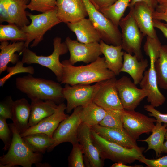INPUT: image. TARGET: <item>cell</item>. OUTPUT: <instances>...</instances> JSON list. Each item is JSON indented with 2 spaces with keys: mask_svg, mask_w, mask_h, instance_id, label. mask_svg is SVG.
Wrapping results in <instances>:
<instances>
[{
  "mask_svg": "<svg viewBox=\"0 0 167 167\" xmlns=\"http://www.w3.org/2000/svg\"><path fill=\"white\" fill-rule=\"evenodd\" d=\"M57 7L48 11L36 15L27 13L31 23L21 28L27 35L25 42V48H28L29 44L32 41L30 47L36 46L43 39L44 35L46 32L61 23L57 16Z\"/></svg>",
  "mask_w": 167,
  "mask_h": 167,
  "instance_id": "cell-4",
  "label": "cell"
},
{
  "mask_svg": "<svg viewBox=\"0 0 167 167\" xmlns=\"http://www.w3.org/2000/svg\"><path fill=\"white\" fill-rule=\"evenodd\" d=\"M117 0H92L93 4L99 10L106 8L113 4Z\"/></svg>",
  "mask_w": 167,
  "mask_h": 167,
  "instance_id": "cell-43",
  "label": "cell"
},
{
  "mask_svg": "<svg viewBox=\"0 0 167 167\" xmlns=\"http://www.w3.org/2000/svg\"><path fill=\"white\" fill-rule=\"evenodd\" d=\"M131 0H117L109 6L99 10L116 26L118 27L119 23L124 12L129 7Z\"/></svg>",
  "mask_w": 167,
  "mask_h": 167,
  "instance_id": "cell-32",
  "label": "cell"
},
{
  "mask_svg": "<svg viewBox=\"0 0 167 167\" xmlns=\"http://www.w3.org/2000/svg\"><path fill=\"white\" fill-rule=\"evenodd\" d=\"M8 0H0V23L7 22L12 24L8 10Z\"/></svg>",
  "mask_w": 167,
  "mask_h": 167,
  "instance_id": "cell-42",
  "label": "cell"
},
{
  "mask_svg": "<svg viewBox=\"0 0 167 167\" xmlns=\"http://www.w3.org/2000/svg\"><path fill=\"white\" fill-rule=\"evenodd\" d=\"M116 77L101 82L100 88L93 101L105 110L124 109L116 86Z\"/></svg>",
  "mask_w": 167,
  "mask_h": 167,
  "instance_id": "cell-15",
  "label": "cell"
},
{
  "mask_svg": "<svg viewBox=\"0 0 167 167\" xmlns=\"http://www.w3.org/2000/svg\"><path fill=\"white\" fill-rule=\"evenodd\" d=\"M131 166L127 165L124 163L121 162H115L114 164H113L110 167H141L140 165L136 166Z\"/></svg>",
  "mask_w": 167,
  "mask_h": 167,
  "instance_id": "cell-48",
  "label": "cell"
},
{
  "mask_svg": "<svg viewBox=\"0 0 167 167\" xmlns=\"http://www.w3.org/2000/svg\"><path fill=\"white\" fill-rule=\"evenodd\" d=\"M70 54L69 62L74 65L77 62L88 64L95 61L102 54L99 42L85 44L72 40L69 37L65 39Z\"/></svg>",
  "mask_w": 167,
  "mask_h": 167,
  "instance_id": "cell-13",
  "label": "cell"
},
{
  "mask_svg": "<svg viewBox=\"0 0 167 167\" xmlns=\"http://www.w3.org/2000/svg\"><path fill=\"white\" fill-rule=\"evenodd\" d=\"M31 100V112L28 122L29 127L36 125L44 118L53 114L58 105L49 100L38 99Z\"/></svg>",
  "mask_w": 167,
  "mask_h": 167,
  "instance_id": "cell-24",
  "label": "cell"
},
{
  "mask_svg": "<svg viewBox=\"0 0 167 167\" xmlns=\"http://www.w3.org/2000/svg\"><path fill=\"white\" fill-rule=\"evenodd\" d=\"M116 84L122 106L126 110H135L148 95L147 90L138 88L136 84L126 76L117 79Z\"/></svg>",
  "mask_w": 167,
  "mask_h": 167,
  "instance_id": "cell-12",
  "label": "cell"
},
{
  "mask_svg": "<svg viewBox=\"0 0 167 167\" xmlns=\"http://www.w3.org/2000/svg\"><path fill=\"white\" fill-rule=\"evenodd\" d=\"M6 119L0 116V139L3 141L4 151L8 150L11 143L12 132L6 122Z\"/></svg>",
  "mask_w": 167,
  "mask_h": 167,
  "instance_id": "cell-38",
  "label": "cell"
},
{
  "mask_svg": "<svg viewBox=\"0 0 167 167\" xmlns=\"http://www.w3.org/2000/svg\"><path fill=\"white\" fill-rule=\"evenodd\" d=\"M8 125L12 132V139L7 153L0 157V167L20 165L31 167L32 164L41 162L43 154L32 151L25 143L13 123Z\"/></svg>",
  "mask_w": 167,
  "mask_h": 167,
  "instance_id": "cell-3",
  "label": "cell"
},
{
  "mask_svg": "<svg viewBox=\"0 0 167 167\" xmlns=\"http://www.w3.org/2000/svg\"><path fill=\"white\" fill-rule=\"evenodd\" d=\"M56 7L61 22H74L88 16L82 0H56Z\"/></svg>",
  "mask_w": 167,
  "mask_h": 167,
  "instance_id": "cell-18",
  "label": "cell"
},
{
  "mask_svg": "<svg viewBox=\"0 0 167 167\" xmlns=\"http://www.w3.org/2000/svg\"><path fill=\"white\" fill-rule=\"evenodd\" d=\"M148 66L147 59L139 60L137 57L125 52L123 56V66L120 72L129 74L132 79L134 83L137 85L142 79L144 73Z\"/></svg>",
  "mask_w": 167,
  "mask_h": 167,
  "instance_id": "cell-23",
  "label": "cell"
},
{
  "mask_svg": "<svg viewBox=\"0 0 167 167\" xmlns=\"http://www.w3.org/2000/svg\"><path fill=\"white\" fill-rule=\"evenodd\" d=\"M82 107L81 114L82 122L90 128L99 124L106 113L105 109L93 101Z\"/></svg>",
  "mask_w": 167,
  "mask_h": 167,
  "instance_id": "cell-30",
  "label": "cell"
},
{
  "mask_svg": "<svg viewBox=\"0 0 167 167\" xmlns=\"http://www.w3.org/2000/svg\"><path fill=\"white\" fill-rule=\"evenodd\" d=\"M73 145L68 157V165L69 167H84L83 148L78 143Z\"/></svg>",
  "mask_w": 167,
  "mask_h": 167,
  "instance_id": "cell-35",
  "label": "cell"
},
{
  "mask_svg": "<svg viewBox=\"0 0 167 167\" xmlns=\"http://www.w3.org/2000/svg\"><path fill=\"white\" fill-rule=\"evenodd\" d=\"M30 0H8L7 10L12 24L21 28L30 24L26 9Z\"/></svg>",
  "mask_w": 167,
  "mask_h": 167,
  "instance_id": "cell-27",
  "label": "cell"
},
{
  "mask_svg": "<svg viewBox=\"0 0 167 167\" xmlns=\"http://www.w3.org/2000/svg\"><path fill=\"white\" fill-rule=\"evenodd\" d=\"M140 2L145 3L153 11H155L158 5L156 0H131L129 7H131L135 3Z\"/></svg>",
  "mask_w": 167,
  "mask_h": 167,
  "instance_id": "cell-44",
  "label": "cell"
},
{
  "mask_svg": "<svg viewBox=\"0 0 167 167\" xmlns=\"http://www.w3.org/2000/svg\"><path fill=\"white\" fill-rule=\"evenodd\" d=\"M150 65L149 69L145 71L143 77L139 84L141 88L148 92L147 97L148 102L155 108L162 105L166 98L160 92L157 82L155 64L157 58L153 55L149 57Z\"/></svg>",
  "mask_w": 167,
  "mask_h": 167,
  "instance_id": "cell-14",
  "label": "cell"
},
{
  "mask_svg": "<svg viewBox=\"0 0 167 167\" xmlns=\"http://www.w3.org/2000/svg\"><path fill=\"white\" fill-rule=\"evenodd\" d=\"M66 109V105L64 103L58 105L53 114L44 118L36 125L29 127L20 134V136L22 137L32 134L42 133L52 137L60 123L69 116L65 112Z\"/></svg>",
  "mask_w": 167,
  "mask_h": 167,
  "instance_id": "cell-17",
  "label": "cell"
},
{
  "mask_svg": "<svg viewBox=\"0 0 167 167\" xmlns=\"http://www.w3.org/2000/svg\"><path fill=\"white\" fill-rule=\"evenodd\" d=\"M153 25L155 28H157L160 30L163 34L167 39V27L164 23L160 21L153 19Z\"/></svg>",
  "mask_w": 167,
  "mask_h": 167,
  "instance_id": "cell-46",
  "label": "cell"
},
{
  "mask_svg": "<svg viewBox=\"0 0 167 167\" xmlns=\"http://www.w3.org/2000/svg\"><path fill=\"white\" fill-rule=\"evenodd\" d=\"M100 49L104 56L107 68L116 75L121 72L123 66L124 52L122 51L121 45H110L101 40L99 42Z\"/></svg>",
  "mask_w": 167,
  "mask_h": 167,
  "instance_id": "cell-22",
  "label": "cell"
},
{
  "mask_svg": "<svg viewBox=\"0 0 167 167\" xmlns=\"http://www.w3.org/2000/svg\"><path fill=\"white\" fill-rule=\"evenodd\" d=\"M121 29L122 49L136 56L139 60L143 58L141 50L144 36L140 31L130 12L122 17L119 24Z\"/></svg>",
  "mask_w": 167,
  "mask_h": 167,
  "instance_id": "cell-8",
  "label": "cell"
},
{
  "mask_svg": "<svg viewBox=\"0 0 167 167\" xmlns=\"http://www.w3.org/2000/svg\"><path fill=\"white\" fill-rule=\"evenodd\" d=\"M41 162L36 164V166L38 167H49L51 166L48 163H41Z\"/></svg>",
  "mask_w": 167,
  "mask_h": 167,
  "instance_id": "cell-49",
  "label": "cell"
},
{
  "mask_svg": "<svg viewBox=\"0 0 167 167\" xmlns=\"http://www.w3.org/2000/svg\"><path fill=\"white\" fill-rule=\"evenodd\" d=\"M82 0L88 18L99 33L101 40L109 45H121L122 34L118 27L97 9L90 0Z\"/></svg>",
  "mask_w": 167,
  "mask_h": 167,
  "instance_id": "cell-7",
  "label": "cell"
},
{
  "mask_svg": "<svg viewBox=\"0 0 167 167\" xmlns=\"http://www.w3.org/2000/svg\"><path fill=\"white\" fill-rule=\"evenodd\" d=\"M16 87L30 99L49 100L58 105L65 100L60 84L51 80L33 77L29 74L16 78Z\"/></svg>",
  "mask_w": 167,
  "mask_h": 167,
  "instance_id": "cell-2",
  "label": "cell"
},
{
  "mask_svg": "<svg viewBox=\"0 0 167 167\" xmlns=\"http://www.w3.org/2000/svg\"><path fill=\"white\" fill-rule=\"evenodd\" d=\"M139 161L148 167H167V155L156 159H148L142 155Z\"/></svg>",
  "mask_w": 167,
  "mask_h": 167,
  "instance_id": "cell-40",
  "label": "cell"
},
{
  "mask_svg": "<svg viewBox=\"0 0 167 167\" xmlns=\"http://www.w3.org/2000/svg\"><path fill=\"white\" fill-rule=\"evenodd\" d=\"M14 101L11 96L6 97L0 102V116L11 119Z\"/></svg>",
  "mask_w": 167,
  "mask_h": 167,
  "instance_id": "cell-39",
  "label": "cell"
},
{
  "mask_svg": "<svg viewBox=\"0 0 167 167\" xmlns=\"http://www.w3.org/2000/svg\"><path fill=\"white\" fill-rule=\"evenodd\" d=\"M26 34L15 24L0 25V41H11L13 42L25 41Z\"/></svg>",
  "mask_w": 167,
  "mask_h": 167,
  "instance_id": "cell-33",
  "label": "cell"
},
{
  "mask_svg": "<svg viewBox=\"0 0 167 167\" xmlns=\"http://www.w3.org/2000/svg\"><path fill=\"white\" fill-rule=\"evenodd\" d=\"M105 110L106 114L99 125L103 126L124 130L122 121V110Z\"/></svg>",
  "mask_w": 167,
  "mask_h": 167,
  "instance_id": "cell-34",
  "label": "cell"
},
{
  "mask_svg": "<svg viewBox=\"0 0 167 167\" xmlns=\"http://www.w3.org/2000/svg\"><path fill=\"white\" fill-rule=\"evenodd\" d=\"M123 126L125 131L136 141L142 134L152 132L156 120L135 110H122Z\"/></svg>",
  "mask_w": 167,
  "mask_h": 167,
  "instance_id": "cell-11",
  "label": "cell"
},
{
  "mask_svg": "<svg viewBox=\"0 0 167 167\" xmlns=\"http://www.w3.org/2000/svg\"><path fill=\"white\" fill-rule=\"evenodd\" d=\"M22 138L32 151L42 154H44L54 143L52 137L42 133L32 134Z\"/></svg>",
  "mask_w": 167,
  "mask_h": 167,
  "instance_id": "cell-29",
  "label": "cell"
},
{
  "mask_svg": "<svg viewBox=\"0 0 167 167\" xmlns=\"http://www.w3.org/2000/svg\"><path fill=\"white\" fill-rule=\"evenodd\" d=\"M152 17L153 19L164 21L166 22L165 25L167 27V11L161 12L155 10L153 12Z\"/></svg>",
  "mask_w": 167,
  "mask_h": 167,
  "instance_id": "cell-45",
  "label": "cell"
},
{
  "mask_svg": "<svg viewBox=\"0 0 167 167\" xmlns=\"http://www.w3.org/2000/svg\"><path fill=\"white\" fill-rule=\"evenodd\" d=\"M56 7V0H30L27 8L44 13Z\"/></svg>",
  "mask_w": 167,
  "mask_h": 167,
  "instance_id": "cell-37",
  "label": "cell"
},
{
  "mask_svg": "<svg viewBox=\"0 0 167 167\" xmlns=\"http://www.w3.org/2000/svg\"><path fill=\"white\" fill-rule=\"evenodd\" d=\"M156 11H161V12H165V11H167V6H166L157 10H156Z\"/></svg>",
  "mask_w": 167,
  "mask_h": 167,
  "instance_id": "cell-51",
  "label": "cell"
},
{
  "mask_svg": "<svg viewBox=\"0 0 167 167\" xmlns=\"http://www.w3.org/2000/svg\"><path fill=\"white\" fill-rule=\"evenodd\" d=\"M25 41L1 42L0 45V74L6 71L9 62L15 64L19 61V55L15 52L22 53L25 48Z\"/></svg>",
  "mask_w": 167,
  "mask_h": 167,
  "instance_id": "cell-25",
  "label": "cell"
},
{
  "mask_svg": "<svg viewBox=\"0 0 167 167\" xmlns=\"http://www.w3.org/2000/svg\"><path fill=\"white\" fill-rule=\"evenodd\" d=\"M162 123L156 122L151 135L146 139L140 140L147 143L148 147L146 152L150 149L153 150L157 157L162 153V150L165 139V135L167 130V124L162 125Z\"/></svg>",
  "mask_w": 167,
  "mask_h": 167,
  "instance_id": "cell-28",
  "label": "cell"
},
{
  "mask_svg": "<svg viewBox=\"0 0 167 167\" xmlns=\"http://www.w3.org/2000/svg\"><path fill=\"white\" fill-rule=\"evenodd\" d=\"M165 139L166 140H167V130L165 135Z\"/></svg>",
  "mask_w": 167,
  "mask_h": 167,
  "instance_id": "cell-52",
  "label": "cell"
},
{
  "mask_svg": "<svg viewBox=\"0 0 167 167\" xmlns=\"http://www.w3.org/2000/svg\"><path fill=\"white\" fill-rule=\"evenodd\" d=\"M153 11L145 3L140 2L130 8L131 13L140 31L144 36L157 37L153 25Z\"/></svg>",
  "mask_w": 167,
  "mask_h": 167,
  "instance_id": "cell-19",
  "label": "cell"
},
{
  "mask_svg": "<svg viewBox=\"0 0 167 167\" xmlns=\"http://www.w3.org/2000/svg\"><path fill=\"white\" fill-rule=\"evenodd\" d=\"M78 138L89 167L103 166L104 160L101 158L99 151L93 141L91 128L82 122L79 129Z\"/></svg>",
  "mask_w": 167,
  "mask_h": 167,
  "instance_id": "cell-16",
  "label": "cell"
},
{
  "mask_svg": "<svg viewBox=\"0 0 167 167\" xmlns=\"http://www.w3.org/2000/svg\"><path fill=\"white\" fill-rule=\"evenodd\" d=\"M144 108L146 111L149 112V115L154 117L156 122L167 124V114L161 113L150 105H145Z\"/></svg>",
  "mask_w": 167,
  "mask_h": 167,
  "instance_id": "cell-41",
  "label": "cell"
},
{
  "mask_svg": "<svg viewBox=\"0 0 167 167\" xmlns=\"http://www.w3.org/2000/svg\"><path fill=\"white\" fill-rule=\"evenodd\" d=\"M91 2H92V3L93 4V1L92 0H90Z\"/></svg>",
  "mask_w": 167,
  "mask_h": 167,
  "instance_id": "cell-53",
  "label": "cell"
},
{
  "mask_svg": "<svg viewBox=\"0 0 167 167\" xmlns=\"http://www.w3.org/2000/svg\"><path fill=\"white\" fill-rule=\"evenodd\" d=\"M82 107L80 106L75 108L70 116L60 123L52 136L54 143L47 150V152H51L55 147L63 143L69 142L72 145L79 143L78 134L82 122L81 114Z\"/></svg>",
  "mask_w": 167,
  "mask_h": 167,
  "instance_id": "cell-9",
  "label": "cell"
},
{
  "mask_svg": "<svg viewBox=\"0 0 167 167\" xmlns=\"http://www.w3.org/2000/svg\"><path fill=\"white\" fill-rule=\"evenodd\" d=\"M155 66L158 87L167 90V44L161 45Z\"/></svg>",
  "mask_w": 167,
  "mask_h": 167,
  "instance_id": "cell-31",
  "label": "cell"
},
{
  "mask_svg": "<svg viewBox=\"0 0 167 167\" xmlns=\"http://www.w3.org/2000/svg\"><path fill=\"white\" fill-rule=\"evenodd\" d=\"M63 72L60 83L72 86L89 85L116 77L107 67L104 57H99L95 61L85 66H75L68 60L61 62Z\"/></svg>",
  "mask_w": 167,
  "mask_h": 167,
  "instance_id": "cell-1",
  "label": "cell"
},
{
  "mask_svg": "<svg viewBox=\"0 0 167 167\" xmlns=\"http://www.w3.org/2000/svg\"><path fill=\"white\" fill-rule=\"evenodd\" d=\"M66 24L69 29L75 34L77 41L80 42L99 43L101 40L99 33L89 18H85Z\"/></svg>",
  "mask_w": 167,
  "mask_h": 167,
  "instance_id": "cell-21",
  "label": "cell"
},
{
  "mask_svg": "<svg viewBox=\"0 0 167 167\" xmlns=\"http://www.w3.org/2000/svg\"><path fill=\"white\" fill-rule=\"evenodd\" d=\"M101 137L113 143L125 148H134L143 151L145 148L139 147L136 141L132 138L125 131L103 126L98 124L91 128Z\"/></svg>",
  "mask_w": 167,
  "mask_h": 167,
  "instance_id": "cell-20",
  "label": "cell"
},
{
  "mask_svg": "<svg viewBox=\"0 0 167 167\" xmlns=\"http://www.w3.org/2000/svg\"><path fill=\"white\" fill-rule=\"evenodd\" d=\"M162 153H164L167 154V140L164 143Z\"/></svg>",
  "mask_w": 167,
  "mask_h": 167,
  "instance_id": "cell-50",
  "label": "cell"
},
{
  "mask_svg": "<svg viewBox=\"0 0 167 167\" xmlns=\"http://www.w3.org/2000/svg\"><path fill=\"white\" fill-rule=\"evenodd\" d=\"M100 82L92 85L78 84L71 86L65 84L63 94L67 101L66 113H69L76 108L84 106L93 101L100 86Z\"/></svg>",
  "mask_w": 167,
  "mask_h": 167,
  "instance_id": "cell-10",
  "label": "cell"
},
{
  "mask_svg": "<svg viewBox=\"0 0 167 167\" xmlns=\"http://www.w3.org/2000/svg\"><path fill=\"white\" fill-rule=\"evenodd\" d=\"M31 112V105L25 98L14 101L11 120L20 134L29 127V119Z\"/></svg>",
  "mask_w": 167,
  "mask_h": 167,
  "instance_id": "cell-26",
  "label": "cell"
},
{
  "mask_svg": "<svg viewBox=\"0 0 167 167\" xmlns=\"http://www.w3.org/2000/svg\"><path fill=\"white\" fill-rule=\"evenodd\" d=\"M61 40L60 37H56L54 39V50L51 54L48 56L37 55L28 48H25L22 52L21 61L24 64H37L47 67L54 73L57 81L60 82L63 65L60 61L59 57L68 51L66 43L62 42Z\"/></svg>",
  "mask_w": 167,
  "mask_h": 167,
  "instance_id": "cell-5",
  "label": "cell"
},
{
  "mask_svg": "<svg viewBox=\"0 0 167 167\" xmlns=\"http://www.w3.org/2000/svg\"><path fill=\"white\" fill-rule=\"evenodd\" d=\"M156 1L158 5L156 10L164 8L167 6V0H156Z\"/></svg>",
  "mask_w": 167,
  "mask_h": 167,
  "instance_id": "cell-47",
  "label": "cell"
},
{
  "mask_svg": "<svg viewBox=\"0 0 167 167\" xmlns=\"http://www.w3.org/2000/svg\"><path fill=\"white\" fill-rule=\"evenodd\" d=\"M24 63L19 60L13 66H7L6 71L8 74L0 79V86L2 87L6 81L13 75L21 73H27L32 75L34 73V69L33 66L24 67Z\"/></svg>",
  "mask_w": 167,
  "mask_h": 167,
  "instance_id": "cell-36",
  "label": "cell"
},
{
  "mask_svg": "<svg viewBox=\"0 0 167 167\" xmlns=\"http://www.w3.org/2000/svg\"><path fill=\"white\" fill-rule=\"evenodd\" d=\"M93 141L98 148L101 158L104 160L108 159L115 162L131 164L139 160L143 151L132 148H127L110 142L101 137L91 128Z\"/></svg>",
  "mask_w": 167,
  "mask_h": 167,
  "instance_id": "cell-6",
  "label": "cell"
}]
</instances>
